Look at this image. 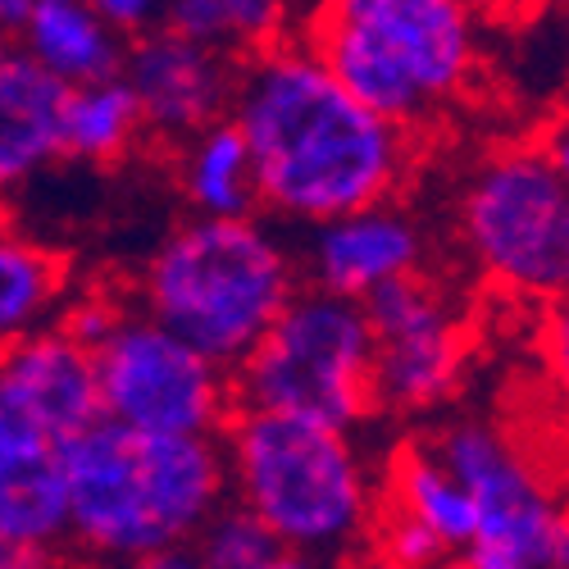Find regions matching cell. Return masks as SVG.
Returning a JSON list of instances; mask_svg holds the SVG:
<instances>
[{
  "label": "cell",
  "instance_id": "9a60e30c",
  "mask_svg": "<svg viewBox=\"0 0 569 569\" xmlns=\"http://www.w3.org/2000/svg\"><path fill=\"white\" fill-rule=\"evenodd\" d=\"M0 538L64 542V447L0 392Z\"/></svg>",
  "mask_w": 569,
  "mask_h": 569
},
{
  "label": "cell",
  "instance_id": "603a6c76",
  "mask_svg": "<svg viewBox=\"0 0 569 569\" xmlns=\"http://www.w3.org/2000/svg\"><path fill=\"white\" fill-rule=\"evenodd\" d=\"M533 360H538L542 383L551 388V397L569 415V292L560 301H551V306L538 310V323H533Z\"/></svg>",
  "mask_w": 569,
  "mask_h": 569
},
{
  "label": "cell",
  "instance_id": "30bf717a",
  "mask_svg": "<svg viewBox=\"0 0 569 569\" xmlns=\"http://www.w3.org/2000/svg\"><path fill=\"white\" fill-rule=\"evenodd\" d=\"M373 338V406L378 415H429L442 410L469 373L473 333L465 306L447 282L419 273L410 282L365 301Z\"/></svg>",
  "mask_w": 569,
  "mask_h": 569
},
{
  "label": "cell",
  "instance_id": "9c48e42d",
  "mask_svg": "<svg viewBox=\"0 0 569 569\" xmlns=\"http://www.w3.org/2000/svg\"><path fill=\"white\" fill-rule=\"evenodd\" d=\"M433 447L473 506L456 569H569V497L510 429L456 419Z\"/></svg>",
  "mask_w": 569,
  "mask_h": 569
},
{
  "label": "cell",
  "instance_id": "d4e9b609",
  "mask_svg": "<svg viewBox=\"0 0 569 569\" xmlns=\"http://www.w3.org/2000/svg\"><path fill=\"white\" fill-rule=\"evenodd\" d=\"M0 569H78L64 542H10L0 538Z\"/></svg>",
  "mask_w": 569,
  "mask_h": 569
},
{
  "label": "cell",
  "instance_id": "5b68a950",
  "mask_svg": "<svg viewBox=\"0 0 569 569\" xmlns=\"http://www.w3.org/2000/svg\"><path fill=\"white\" fill-rule=\"evenodd\" d=\"M301 288L297 251L269 219L187 214L147 256L132 301L214 365L237 369Z\"/></svg>",
  "mask_w": 569,
  "mask_h": 569
},
{
  "label": "cell",
  "instance_id": "4fadbf2b",
  "mask_svg": "<svg viewBox=\"0 0 569 569\" xmlns=\"http://www.w3.org/2000/svg\"><path fill=\"white\" fill-rule=\"evenodd\" d=\"M119 78L132 91L147 137L178 147L192 132L228 119L237 64L173 28H151L128 41Z\"/></svg>",
  "mask_w": 569,
  "mask_h": 569
},
{
  "label": "cell",
  "instance_id": "52a82bcc",
  "mask_svg": "<svg viewBox=\"0 0 569 569\" xmlns=\"http://www.w3.org/2000/svg\"><path fill=\"white\" fill-rule=\"evenodd\" d=\"M64 328L91 351L101 419L169 438H219L232 419L228 369L156 323L132 297H73Z\"/></svg>",
  "mask_w": 569,
  "mask_h": 569
},
{
  "label": "cell",
  "instance_id": "d6986e66",
  "mask_svg": "<svg viewBox=\"0 0 569 569\" xmlns=\"http://www.w3.org/2000/svg\"><path fill=\"white\" fill-rule=\"evenodd\" d=\"M173 182L192 219H247L260 210V182L242 132L219 119L173 147Z\"/></svg>",
  "mask_w": 569,
  "mask_h": 569
},
{
  "label": "cell",
  "instance_id": "277c9868",
  "mask_svg": "<svg viewBox=\"0 0 569 569\" xmlns=\"http://www.w3.org/2000/svg\"><path fill=\"white\" fill-rule=\"evenodd\" d=\"M219 447L228 501L242 506L282 551L342 560L373 538L378 469L360 433L237 406Z\"/></svg>",
  "mask_w": 569,
  "mask_h": 569
},
{
  "label": "cell",
  "instance_id": "f1b7e54d",
  "mask_svg": "<svg viewBox=\"0 0 569 569\" xmlns=\"http://www.w3.org/2000/svg\"><path fill=\"white\" fill-rule=\"evenodd\" d=\"M251 569H342L338 560H323V556H301V551H273V556H264L260 565H251Z\"/></svg>",
  "mask_w": 569,
  "mask_h": 569
},
{
  "label": "cell",
  "instance_id": "e0dca14e",
  "mask_svg": "<svg viewBox=\"0 0 569 569\" xmlns=\"http://www.w3.org/2000/svg\"><path fill=\"white\" fill-rule=\"evenodd\" d=\"M14 41V51L28 56L41 73H51L60 87L119 78L128 56V37L87 0H37Z\"/></svg>",
  "mask_w": 569,
  "mask_h": 569
},
{
  "label": "cell",
  "instance_id": "6da1fadb",
  "mask_svg": "<svg viewBox=\"0 0 569 569\" xmlns=\"http://www.w3.org/2000/svg\"><path fill=\"white\" fill-rule=\"evenodd\" d=\"M228 119L251 151L260 206L301 228L397 201L419 160L415 132L360 106L297 37L237 64Z\"/></svg>",
  "mask_w": 569,
  "mask_h": 569
},
{
  "label": "cell",
  "instance_id": "4dcf8cb0",
  "mask_svg": "<svg viewBox=\"0 0 569 569\" xmlns=\"http://www.w3.org/2000/svg\"><path fill=\"white\" fill-rule=\"evenodd\" d=\"M0 46H6V41H0Z\"/></svg>",
  "mask_w": 569,
  "mask_h": 569
},
{
  "label": "cell",
  "instance_id": "4316f807",
  "mask_svg": "<svg viewBox=\"0 0 569 569\" xmlns=\"http://www.w3.org/2000/svg\"><path fill=\"white\" fill-rule=\"evenodd\" d=\"M460 6L479 23H506V19H525L538 0H460Z\"/></svg>",
  "mask_w": 569,
  "mask_h": 569
},
{
  "label": "cell",
  "instance_id": "7402d4cb",
  "mask_svg": "<svg viewBox=\"0 0 569 569\" xmlns=\"http://www.w3.org/2000/svg\"><path fill=\"white\" fill-rule=\"evenodd\" d=\"M192 551H197V560H201L206 569H251V565H260L264 556H273L278 542L256 525V519H251L242 506L228 501V506L210 519V525L197 533Z\"/></svg>",
  "mask_w": 569,
  "mask_h": 569
},
{
  "label": "cell",
  "instance_id": "3957f363",
  "mask_svg": "<svg viewBox=\"0 0 569 569\" xmlns=\"http://www.w3.org/2000/svg\"><path fill=\"white\" fill-rule=\"evenodd\" d=\"M297 41L406 132L456 114L483 73V23L460 0H310Z\"/></svg>",
  "mask_w": 569,
  "mask_h": 569
},
{
  "label": "cell",
  "instance_id": "5bb4252c",
  "mask_svg": "<svg viewBox=\"0 0 569 569\" xmlns=\"http://www.w3.org/2000/svg\"><path fill=\"white\" fill-rule=\"evenodd\" d=\"M0 392H6L32 423H41L60 447L101 419L97 369L87 342H78L64 323L19 342L0 356Z\"/></svg>",
  "mask_w": 569,
  "mask_h": 569
},
{
  "label": "cell",
  "instance_id": "ac0fdd59",
  "mask_svg": "<svg viewBox=\"0 0 569 569\" xmlns=\"http://www.w3.org/2000/svg\"><path fill=\"white\" fill-rule=\"evenodd\" d=\"M73 297L69 260L41 237L0 223V356L64 323Z\"/></svg>",
  "mask_w": 569,
  "mask_h": 569
},
{
  "label": "cell",
  "instance_id": "8fae6325",
  "mask_svg": "<svg viewBox=\"0 0 569 569\" xmlns=\"http://www.w3.org/2000/svg\"><path fill=\"white\" fill-rule=\"evenodd\" d=\"M473 533V506L433 442H406L378 473V556L392 569H447Z\"/></svg>",
  "mask_w": 569,
  "mask_h": 569
},
{
  "label": "cell",
  "instance_id": "44dd1931",
  "mask_svg": "<svg viewBox=\"0 0 569 569\" xmlns=\"http://www.w3.org/2000/svg\"><path fill=\"white\" fill-rule=\"evenodd\" d=\"M147 137L137 114L132 91L123 87V78H106V82H87V87H69L64 101V160L78 164H123L137 141Z\"/></svg>",
  "mask_w": 569,
  "mask_h": 569
},
{
  "label": "cell",
  "instance_id": "ba28073f",
  "mask_svg": "<svg viewBox=\"0 0 569 569\" xmlns=\"http://www.w3.org/2000/svg\"><path fill=\"white\" fill-rule=\"evenodd\" d=\"M242 410L297 415L360 433L373 406V338L360 301L301 288L264 342L232 369Z\"/></svg>",
  "mask_w": 569,
  "mask_h": 569
},
{
  "label": "cell",
  "instance_id": "484cf974",
  "mask_svg": "<svg viewBox=\"0 0 569 569\" xmlns=\"http://www.w3.org/2000/svg\"><path fill=\"white\" fill-rule=\"evenodd\" d=\"M78 569H206L192 547H173V551H151V556H128V560H87Z\"/></svg>",
  "mask_w": 569,
  "mask_h": 569
},
{
  "label": "cell",
  "instance_id": "cb8c5ba5",
  "mask_svg": "<svg viewBox=\"0 0 569 569\" xmlns=\"http://www.w3.org/2000/svg\"><path fill=\"white\" fill-rule=\"evenodd\" d=\"M87 6L101 19H110L128 41L151 28H164V14H169V0H87Z\"/></svg>",
  "mask_w": 569,
  "mask_h": 569
},
{
  "label": "cell",
  "instance_id": "f546056e",
  "mask_svg": "<svg viewBox=\"0 0 569 569\" xmlns=\"http://www.w3.org/2000/svg\"><path fill=\"white\" fill-rule=\"evenodd\" d=\"M32 6H37V0H0V41H10L23 28V19L32 14Z\"/></svg>",
  "mask_w": 569,
  "mask_h": 569
},
{
  "label": "cell",
  "instance_id": "8992f818",
  "mask_svg": "<svg viewBox=\"0 0 569 569\" xmlns=\"http://www.w3.org/2000/svg\"><path fill=\"white\" fill-rule=\"evenodd\" d=\"M465 269L510 306H551L569 292V187L538 141H501L473 160L451 197Z\"/></svg>",
  "mask_w": 569,
  "mask_h": 569
},
{
  "label": "cell",
  "instance_id": "2e32d148",
  "mask_svg": "<svg viewBox=\"0 0 569 569\" xmlns=\"http://www.w3.org/2000/svg\"><path fill=\"white\" fill-rule=\"evenodd\" d=\"M64 101L69 87L0 46V201L64 160Z\"/></svg>",
  "mask_w": 569,
  "mask_h": 569
},
{
  "label": "cell",
  "instance_id": "7a4b0ae2",
  "mask_svg": "<svg viewBox=\"0 0 569 569\" xmlns=\"http://www.w3.org/2000/svg\"><path fill=\"white\" fill-rule=\"evenodd\" d=\"M69 538L87 560L192 547L228 506L219 438L137 433L97 419L64 447Z\"/></svg>",
  "mask_w": 569,
  "mask_h": 569
},
{
  "label": "cell",
  "instance_id": "ffe728a7",
  "mask_svg": "<svg viewBox=\"0 0 569 569\" xmlns=\"http://www.w3.org/2000/svg\"><path fill=\"white\" fill-rule=\"evenodd\" d=\"M297 14L301 0H169L164 28L223 56L228 64H247L292 41Z\"/></svg>",
  "mask_w": 569,
  "mask_h": 569
},
{
  "label": "cell",
  "instance_id": "83f0119b",
  "mask_svg": "<svg viewBox=\"0 0 569 569\" xmlns=\"http://www.w3.org/2000/svg\"><path fill=\"white\" fill-rule=\"evenodd\" d=\"M542 147V156L551 160V169L560 173V182L569 187V114H560L551 128H547V137L538 141Z\"/></svg>",
  "mask_w": 569,
  "mask_h": 569
},
{
  "label": "cell",
  "instance_id": "7c38bea8",
  "mask_svg": "<svg viewBox=\"0 0 569 569\" xmlns=\"http://www.w3.org/2000/svg\"><path fill=\"white\" fill-rule=\"evenodd\" d=\"M301 282L347 301H373L378 292L429 273V228L401 201L365 206L315 223L297 256Z\"/></svg>",
  "mask_w": 569,
  "mask_h": 569
}]
</instances>
